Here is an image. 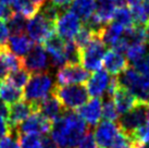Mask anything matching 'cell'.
<instances>
[{
  "label": "cell",
  "instance_id": "obj_1",
  "mask_svg": "<svg viewBox=\"0 0 149 148\" xmlns=\"http://www.w3.org/2000/svg\"><path fill=\"white\" fill-rule=\"evenodd\" d=\"M88 132L87 124L77 113L66 111L52 122L50 136L59 148H76Z\"/></svg>",
  "mask_w": 149,
  "mask_h": 148
},
{
  "label": "cell",
  "instance_id": "obj_2",
  "mask_svg": "<svg viewBox=\"0 0 149 148\" xmlns=\"http://www.w3.org/2000/svg\"><path fill=\"white\" fill-rule=\"evenodd\" d=\"M116 78L119 85L131 91L138 101L149 103V76L141 74L134 68L128 66Z\"/></svg>",
  "mask_w": 149,
  "mask_h": 148
},
{
  "label": "cell",
  "instance_id": "obj_3",
  "mask_svg": "<svg viewBox=\"0 0 149 148\" xmlns=\"http://www.w3.org/2000/svg\"><path fill=\"white\" fill-rule=\"evenodd\" d=\"M54 87V76L50 72L34 74L25 86L23 96L26 101L36 105L52 94Z\"/></svg>",
  "mask_w": 149,
  "mask_h": 148
},
{
  "label": "cell",
  "instance_id": "obj_4",
  "mask_svg": "<svg viewBox=\"0 0 149 148\" xmlns=\"http://www.w3.org/2000/svg\"><path fill=\"white\" fill-rule=\"evenodd\" d=\"M54 95L59 99V101L66 111L79 109L87 103L89 97L86 87L82 84L65 85V86L56 85Z\"/></svg>",
  "mask_w": 149,
  "mask_h": 148
},
{
  "label": "cell",
  "instance_id": "obj_5",
  "mask_svg": "<svg viewBox=\"0 0 149 148\" xmlns=\"http://www.w3.org/2000/svg\"><path fill=\"white\" fill-rule=\"evenodd\" d=\"M107 46L100 36H95L91 41L81 50V63L85 70L96 71L100 70L102 66L104 57L106 54Z\"/></svg>",
  "mask_w": 149,
  "mask_h": 148
},
{
  "label": "cell",
  "instance_id": "obj_6",
  "mask_svg": "<svg viewBox=\"0 0 149 148\" xmlns=\"http://www.w3.org/2000/svg\"><path fill=\"white\" fill-rule=\"evenodd\" d=\"M149 119V103H138L135 105V107L123 114L119 119V128L124 134L131 138V136L138 128L147 122Z\"/></svg>",
  "mask_w": 149,
  "mask_h": 148
},
{
  "label": "cell",
  "instance_id": "obj_7",
  "mask_svg": "<svg viewBox=\"0 0 149 148\" xmlns=\"http://www.w3.org/2000/svg\"><path fill=\"white\" fill-rule=\"evenodd\" d=\"M26 32L31 40L40 45L54 35L56 29L54 23L47 20L42 13H37L27 21Z\"/></svg>",
  "mask_w": 149,
  "mask_h": 148
},
{
  "label": "cell",
  "instance_id": "obj_8",
  "mask_svg": "<svg viewBox=\"0 0 149 148\" xmlns=\"http://www.w3.org/2000/svg\"><path fill=\"white\" fill-rule=\"evenodd\" d=\"M22 68L29 73L39 74L50 72V59L42 45H34L27 56L22 59Z\"/></svg>",
  "mask_w": 149,
  "mask_h": 148
},
{
  "label": "cell",
  "instance_id": "obj_9",
  "mask_svg": "<svg viewBox=\"0 0 149 148\" xmlns=\"http://www.w3.org/2000/svg\"><path fill=\"white\" fill-rule=\"evenodd\" d=\"M81 27H82L81 20L70 10L63 11L54 23L57 35L60 38H62L64 41L73 40Z\"/></svg>",
  "mask_w": 149,
  "mask_h": 148
},
{
  "label": "cell",
  "instance_id": "obj_10",
  "mask_svg": "<svg viewBox=\"0 0 149 148\" xmlns=\"http://www.w3.org/2000/svg\"><path fill=\"white\" fill-rule=\"evenodd\" d=\"M89 76V72L81 64H65L57 71L56 81L59 86L76 85L86 83Z\"/></svg>",
  "mask_w": 149,
  "mask_h": 148
},
{
  "label": "cell",
  "instance_id": "obj_11",
  "mask_svg": "<svg viewBox=\"0 0 149 148\" xmlns=\"http://www.w3.org/2000/svg\"><path fill=\"white\" fill-rule=\"evenodd\" d=\"M51 126H52V122L44 118L40 113L34 112L29 118H27L23 123L20 124L13 131L17 132L19 135L25 134V135L44 136L49 133Z\"/></svg>",
  "mask_w": 149,
  "mask_h": 148
},
{
  "label": "cell",
  "instance_id": "obj_12",
  "mask_svg": "<svg viewBox=\"0 0 149 148\" xmlns=\"http://www.w3.org/2000/svg\"><path fill=\"white\" fill-rule=\"evenodd\" d=\"M120 132V128L116 122L102 121L96 126L94 138L99 148H111Z\"/></svg>",
  "mask_w": 149,
  "mask_h": 148
},
{
  "label": "cell",
  "instance_id": "obj_13",
  "mask_svg": "<svg viewBox=\"0 0 149 148\" xmlns=\"http://www.w3.org/2000/svg\"><path fill=\"white\" fill-rule=\"evenodd\" d=\"M34 112H37L36 105L29 103L26 100H21L14 105H11L9 107L8 122L12 131L15 130L21 123H23L27 118H29Z\"/></svg>",
  "mask_w": 149,
  "mask_h": 148
},
{
  "label": "cell",
  "instance_id": "obj_14",
  "mask_svg": "<svg viewBox=\"0 0 149 148\" xmlns=\"http://www.w3.org/2000/svg\"><path fill=\"white\" fill-rule=\"evenodd\" d=\"M45 44V50L49 56L50 64L51 68H62L66 64L65 58H64V46L65 41L62 38L54 34L50 36L47 40L44 43Z\"/></svg>",
  "mask_w": 149,
  "mask_h": 148
},
{
  "label": "cell",
  "instance_id": "obj_15",
  "mask_svg": "<svg viewBox=\"0 0 149 148\" xmlns=\"http://www.w3.org/2000/svg\"><path fill=\"white\" fill-rule=\"evenodd\" d=\"M110 81L111 77L109 76V73L106 70L100 69L94 72L86 82V89L88 91V95L94 98H99L104 94H107Z\"/></svg>",
  "mask_w": 149,
  "mask_h": 148
},
{
  "label": "cell",
  "instance_id": "obj_16",
  "mask_svg": "<svg viewBox=\"0 0 149 148\" xmlns=\"http://www.w3.org/2000/svg\"><path fill=\"white\" fill-rule=\"evenodd\" d=\"M77 114L89 126H97L102 118V103L99 98H93L77 109Z\"/></svg>",
  "mask_w": 149,
  "mask_h": 148
},
{
  "label": "cell",
  "instance_id": "obj_17",
  "mask_svg": "<svg viewBox=\"0 0 149 148\" xmlns=\"http://www.w3.org/2000/svg\"><path fill=\"white\" fill-rule=\"evenodd\" d=\"M36 107L38 113H40L44 118L49 120L50 122H54L59 119L65 112V109L54 94L48 96L40 103H36Z\"/></svg>",
  "mask_w": 149,
  "mask_h": 148
},
{
  "label": "cell",
  "instance_id": "obj_18",
  "mask_svg": "<svg viewBox=\"0 0 149 148\" xmlns=\"http://www.w3.org/2000/svg\"><path fill=\"white\" fill-rule=\"evenodd\" d=\"M102 64L104 70L112 75H119L128 68L127 59L123 56V54H120L113 49L108 50L106 52Z\"/></svg>",
  "mask_w": 149,
  "mask_h": 148
},
{
  "label": "cell",
  "instance_id": "obj_19",
  "mask_svg": "<svg viewBox=\"0 0 149 148\" xmlns=\"http://www.w3.org/2000/svg\"><path fill=\"white\" fill-rule=\"evenodd\" d=\"M7 46H8V49L13 54L23 59L32 50L34 44L29 36H26L24 34H19V35H11L9 37Z\"/></svg>",
  "mask_w": 149,
  "mask_h": 148
},
{
  "label": "cell",
  "instance_id": "obj_20",
  "mask_svg": "<svg viewBox=\"0 0 149 148\" xmlns=\"http://www.w3.org/2000/svg\"><path fill=\"white\" fill-rule=\"evenodd\" d=\"M112 99L116 103V110L119 112V114L122 115L128 112L131 109H133L135 107V105L138 103L136 97L131 91H128L127 89L121 86L118 87V89L112 96Z\"/></svg>",
  "mask_w": 149,
  "mask_h": 148
},
{
  "label": "cell",
  "instance_id": "obj_21",
  "mask_svg": "<svg viewBox=\"0 0 149 148\" xmlns=\"http://www.w3.org/2000/svg\"><path fill=\"white\" fill-rule=\"evenodd\" d=\"M95 13L93 17L102 26H106L113 19L116 10L114 0H95Z\"/></svg>",
  "mask_w": 149,
  "mask_h": 148
},
{
  "label": "cell",
  "instance_id": "obj_22",
  "mask_svg": "<svg viewBox=\"0 0 149 148\" xmlns=\"http://www.w3.org/2000/svg\"><path fill=\"white\" fill-rule=\"evenodd\" d=\"M24 98L21 88L13 86L8 81L0 82V101L6 105H14Z\"/></svg>",
  "mask_w": 149,
  "mask_h": 148
},
{
  "label": "cell",
  "instance_id": "obj_23",
  "mask_svg": "<svg viewBox=\"0 0 149 148\" xmlns=\"http://www.w3.org/2000/svg\"><path fill=\"white\" fill-rule=\"evenodd\" d=\"M95 7V0H73V2L71 3L70 11L85 23L94 15Z\"/></svg>",
  "mask_w": 149,
  "mask_h": 148
},
{
  "label": "cell",
  "instance_id": "obj_24",
  "mask_svg": "<svg viewBox=\"0 0 149 148\" xmlns=\"http://www.w3.org/2000/svg\"><path fill=\"white\" fill-rule=\"evenodd\" d=\"M124 27L122 25L118 24L116 22H110L109 24L104 26V29H102V32L100 34V38L102 39L106 46H113L116 45V43L121 38V36L123 35L124 32Z\"/></svg>",
  "mask_w": 149,
  "mask_h": 148
},
{
  "label": "cell",
  "instance_id": "obj_25",
  "mask_svg": "<svg viewBox=\"0 0 149 148\" xmlns=\"http://www.w3.org/2000/svg\"><path fill=\"white\" fill-rule=\"evenodd\" d=\"M12 6V10L14 12L20 13L26 19L33 17L40 10L32 0H15Z\"/></svg>",
  "mask_w": 149,
  "mask_h": 148
},
{
  "label": "cell",
  "instance_id": "obj_26",
  "mask_svg": "<svg viewBox=\"0 0 149 148\" xmlns=\"http://www.w3.org/2000/svg\"><path fill=\"white\" fill-rule=\"evenodd\" d=\"M7 77H8L7 81L11 83L13 86L22 88V87L26 86V84L29 83V78H31V73L27 72L24 68H21V69L10 72V74H8Z\"/></svg>",
  "mask_w": 149,
  "mask_h": 148
},
{
  "label": "cell",
  "instance_id": "obj_27",
  "mask_svg": "<svg viewBox=\"0 0 149 148\" xmlns=\"http://www.w3.org/2000/svg\"><path fill=\"white\" fill-rule=\"evenodd\" d=\"M26 25H27L26 17H23L20 13L14 12L12 17L8 20V27L12 35L23 34L24 31H26Z\"/></svg>",
  "mask_w": 149,
  "mask_h": 148
},
{
  "label": "cell",
  "instance_id": "obj_28",
  "mask_svg": "<svg viewBox=\"0 0 149 148\" xmlns=\"http://www.w3.org/2000/svg\"><path fill=\"white\" fill-rule=\"evenodd\" d=\"M149 46L146 43L143 44H136V45L131 46L127 50H126V57L130 62H132L133 64H135L137 62L141 60L143 58L145 57L146 54L148 52Z\"/></svg>",
  "mask_w": 149,
  "mask_h": 148
},
{
  "label": "cell",
  "instance_id": "obj_29",
  "mask_svg": "<svg viewBox=\"0 0 149 148\" xmlns=\"http://www.w3.org/2000/svg\"><path fill=\"white\" fill-rule=\"evenodd\" d=\"M95 36H98V35H96L86 24H84L82 25V27L79 31V33L76 34V36L74 37L73 41H74L75 45L79 47V49L82 50L84 47H86L91 43V39Z\"/></svg>",
  "mask_w": 149,
  "mask_h": 148
},
{
  "label": "cell",
  "instance_id": "obj_30",
  "mask_svg": "<svg viewBox=\"0 0 149 148\" xmlns=\"http://www.w3.org/2000/svg\"><path fill=\"white\" fill-rule=\"evenodd\" d=\"M64 58L66 64H79L81 63V50L75 45L74 41H65Z\"/></svg>",
  "mask_w": 149,
  "mask_h": 148
},
{
  "label": "cell",
  "instance_id": "obj_31",
  "mask_svg": "<svg viewBox=\"0 0 149 148\" xmlns=\"http://www.w3.org/2000/svg\"><path fill=\"white\" fill-rule=\"evenodd\" d=\"M112 20H113V22L118 23V24L122 25L124 29L131 27V26L134 25L131 9H127L126 7L116 9L114 14H113V19Z\"/></svg>",
  "mask_w": 149,
  "mask_h": 148
},
{
  "label": "cell",
  "instance_id": "obj_32",
  "mask_svg": "<svg viewBox=\"0 0 149 148\" xmlns=\"http://www.w3.org/2000/svg\"><path fill=\"white\" fill-rule=\"evenodd\" d=\"M102 117L106 121L116 122L119 118V112L116 110V103L111 97H107L104 99L102 103Z\"/></svg>",
  "mask_w": 149,
  "mask_h": 148
},
{
  "label": "cell",
  "instance_id": "obj_33",
  "mask_svg": "<svg viewBox=\"0 0 149 148\" xmlns=\"http://www.w3.org/2000/svg\"><path fill=\"white\" fill-rule=\"evenodd\" d=\"M134 145H145L149 142V119L144 125L138 128L131 136Z\"/></svg>",
  "mask_w": 149,
  "mask_h": 148
},
{
  "label": "cell",
  "instance_id": "obj_34",
  "mask_svg": "<svg viewBox=\"0 0 149 148\" xmlns=\"http://www.w3.org/2000/svg\"><path fill=\"white\" fill-rule=\"evenodd\" d=\"M62 12V8H60V7L51 3V2L44 4L42 7V14L47 20L52 22V23H56V21L58 20V17L61 15Z\"/></svg>",
  "mask_w": 149,
  "mask_h": 148
},
{
  "label": "cell",
  "instance_id": "obj_35",
  "mask_svg": "<svg viewBox=\"0 0 149 148\" xmlns=\"http://www.w3.org/2000/svg\"><path fill=\"white\" fill-rule=\"evenodd\" d=\"M131 13H132L133 21H134V25L144 26L149 21V17H147V14H146L141 3L133 6L132 8H131Z\"/></svg>",
  "mask_w": 149,
  "mask_h": 148
},
{
  "label": "cell",
  "instance_id": "obj_36",
  "mask_svg": "<svg viewBox=\"0 0 149 148\" xmlns=\"http://www.w3.org/2000/svg\"><path fill=\"white\" fill-rule=\"evenodd\" d=\"M19 142H20L21 148H42V140H40L39 136L36 135L20 134L19 135Z\"/></svg>",
  "mask_w": 149,
  "mask_h": 148
},
{
  "label": "cell",
  "instance_id": "obj_37",
  "mask_svg": "<svg viewBox=\"0 0 149 148\" xmlns=\"http://www.w3.org/2000/svg\"><path fill=\"white\" fill-rule=\"evenodd\" d=\"M0 148H21V145L19 142V134L15 131H12L10 135L1 138Z\"/></svg>",
  "mask_w": 149,
  "mask_h": 148
},
{
  "label": "cell",
  "instance_id": "obj_38",
  "mask_svg": "<svg viewBox=\"0 0 149 148\" xmlns=\"http://www.w3.org/2000/svg\"><path fill=\"white\" fill-rule=\"evenodd\" d=\"M134 144H133L132 140L128 137L126 134H124L121 131L120 134L118 135L116 140H114V143L112 145L111 148H134Z\"/></svg>",
  "mask_w": 149,
  "mask_h": 148
},
{
  "label": "cell",
  "instance_id": "obj_39",
  "mask_svg": "<svg viewBox=\"0 0 149 148\" xmlns=\"http://www.w3.org/2000/svg\"><path fill=\"white\" fill-rule=\"evenodd\" d=\"M134 69L137 72H139L141 74H144V75L149 76V48H148V52L146 54L145 57L143 58L141 60H139L137 63L134 64Z\"/></svg>",
  "mask_w": 149,
  "mask_h": 148
},
{
  "label": "cell",
  "instance_id": "obj_40",
  "mask_svg": "<svg viewBox=\"0 0 149 148\" xmlns=\"http://www.w3.org/2000/svg\"><path fill=\"white\" fill-rule=\"evenodd\" d=\"M76 148H98V145L94 138V135L91 132H87L83 138L81 140L79 145L76 146Z\"/></svg>",
  "mask_w": 149,
  "mask_h": 148
},
{
  "label": "cell",
  "instance_id": "obj_41",
  "mask_svg": "<svg viewBox=\"0 0 149 148\" xmlns=\"http://www.w3.org/2000/svg\"><path fill=\"white\" fill-rule=\"evenodd\" d=\"M10 37V29L6 21L0 20V46H6Z\"/></svg>",
  "mask_w": 149,
  "mask_h": 148
},
{
  "label": "cell",
  "instance_id": "obj_42",
  "mask_svg": "<svg viewBox=\"0 0 149 148\" xmlns=\"http://www.w3.org/2000/svg\"><path fill=\"white\" fill-rule=\"evenodd\" d=\"M12 133V128L8 122V119L0 117V140Z\"/></svg>",
  "mask_w": 149,
  "mask_h": 148
},
{
  "label": "cell",
  "instance_id": "obj_43",
  "mask_svg": "<svg viewBox=\"0 0 149 148\" xmlns=\"http://www.w3.org/2000/svg\"><path fill=\"white\" fill-rule=\"evenodd\" d=\"M13 13L14 11L12 10V8H10L9 6H6V4L0 3V20L8 21L12 17Z\"/></svg>",
  "mask_w": 149,
  "mask_h": 148
},
{
  "label": "cell",
  "instance_id": "obj_44",
  "mask_svg": "<svg viewBox=\"0 0 149 148\" xmlns=\"http://www.w3.org/2000/svg\"><path fill=\"white\" fill-rule=\"evenodd\" d=\"M42 140V148H59L56 144V142L52 140V137L50 135H44L40 138Z\"/></svg>",
  "mask_w": 149,
  "mask_h": 148
},
{
  "label": "cell",
  "instance_id": "obj_45",
  "mask_svg": "<svg viewBox=\"0 0 149 148\" xmlns=\"http://www.w3.org/2000/svg\"><path fill=\"white\" fill-rule=\"evenodd\" d=\"M50 2L56 4V6H58L60 8L65 9L66 7L71 6V3L73 2V0H50Z\"/></svg>",
  "mask_w": 149,
  "mask_h": 148
},
{
  "label": "cell",
  "instance_id": "obj_46",
  "mask_svg": "<svg viewBox=\"0 0 149 148\" xmlns=\"http://www.w3.org/2000/svg\"><path fill=\"white\" fill-rule=\"evenodd\" d=\"M8 72H9L8 68L6 66V64H4L3 61L0 58V82L4 81V78L8 76Z\"/></svg>",
  "mask_w": 149,
  "mask_h": 148
},
{
  "label": "cell",
  "instance_id": "obj_47",
  "mask_svg": "<svg viewBox=\"0 0 149 148\" xmlns=\"http://www.w3.org/2000/svg\"><path fill=\"white\" fill-rule=\"evenodd\" d=\"M8 115H9V106L6 105L4 103H2V101H0V117L8 119Z\"/></svg>",
  "mask_w": 149,
  "mask_h": 148
},
{
  "label": "cell",
  "instance_id": "obj_48",
  "mask_svg": "<svg viewBox=\"0 0 149 148\" xmlns=\"http://www.w3.org/2000/svg\"><path fill=\"white\" fill-rule=\"evenodd\" d=\"M144 32H145V40L147 41V44L149 45V21L144 26Z\"/></svg>",
  "mask_w": 149,
  "mask_h": 148
},
{
  "label": "cell",
  "instance_id": "obj_49",
  "mask_svg": "<svg viewBox=\"0 0 149 148\" xmlns=\"http://www.w3.org/2000/svg\"><path fill=\"white\" fill-rule=\"evenodd\" d=\"M141 6H143V8L145 10L147 17H149V0H143L141 1Z\"/></svg>",
  "mask_w": 149,
  "mask_h": 148
},
{
  "label": "cell",
  "instance_id": "obj_50",
  "mask_svg": "<svg viewBox=\"0 0 149 148\" xmlns=\"http://www.w3.org/2000/svg\"><path fill=\"white\" fill-rule=\"evenodd\" d=\"M141 1H143V0H126V3H128L131 7H133V6L141 3Z\"/></svg>",
  "mask_w": 149,
  "mask_h": 148
},
{
  "label": "cell",
  "instance_id": "obj_51",
  "mask_svg": "<svg viewBox=\"0 0 149 148\" xmlns=\"http://www.w3.org/2000/svg\"><path fill=\"white\" fill-rule=\"evenodd\" d=\"M32 1H33V2L35 4H36V6H37L38 8L40 9L42 7V6L45 4V1H46V0H32Z\"/></svg>",
  "mask_w": 149,
  "mask_h": 148
},
{
  "label": "cell",
  "instance_id": "obj_52",
  "mask_svg": "<svg viewBox=\"0 0 149 148\" xmlns=\"http://www.w3.org/2000/svg\"><path fill=\"white\" fill-rule=\"evenodd\" d=\"M15 0H0V3L6 4V6H9V4H13Z\"/></svg>",
  "mask_w": 149,
  "mask_h": 148
},
{
  "label": "cell",
  "instance_id": "obj_53",
  "mask_svg": "<svg viewBox=\"0 0 149 148\" xmlns=\"http://www.w3.org/2000/svg\"><path fill=\"white\" fill-rule=\"evenodd\" d=\"M135 147L136 148H147L146 145H135Z\"/></svg>",
  "mask_w": 149,
  "mask_h": 148
},
{
  "label": "cell",
  "instance_id": "obj_54",
  "mask_svg": "<svg viewBox=\"0 0 149 148\" xmlns=\"http://www.w3.org/2000/svg\"><path fill=\"white\" fill-rule=\"evenodd\" d=\"M146 146H147V148H149V142L147 143V145H146Z\"/></svg>",
  "mask_w": 149,
  "mask_h": 148
},
{
  "label": "cell",
  "instance_id": "obj_55",
  "mask_svg": "<svg viewBox=\"0 0 149 148\" xmlns=\"http://www.w3.org/2000/svg\"><path fill=\"white\" fill-rule=\"evenodd\" d=\"M134 146H135V145H134ZM134 148H136V147H134Z\"/></svg>",
  "mask_w": 149,
  "mask_h": 148
}]
</instances>
